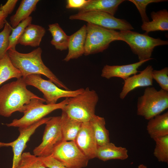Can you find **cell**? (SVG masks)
Masks as SVG:
<instances>
[{
    "label": "cell",
    "mask_w": 168,
    "mask_h": 168,
    "mask_svg": "<svg viewBox=\"0 0 168 168\" xmlns=\"http://www.w3.org/2000/svg\"><path fill=\"white\" fill-rule=\"evenodd\" d=\"M27 86L22 77L0 87V115L8 117L16 111L23 113L32 99L40 98L28 90Z\"/></svg>",
    "instance_id": "1"
},
{
    "label": "cell",
    "mask_w": 168,
    "mask_h": 168,
    "mask_svg": "<svg viewBox=\"0 0 168 168\" xmlns=\"http://www.w3.org/2000/svg\"><path fill=\"white\" fill-rule=\"evenodd\" d=\"M42 49L38 47L28 53H22L16 50H9L7 53L13 65L21 72L25 79L28 76L42 74L48 77L59 88L70 90L45 65L41 58Z\"/></svg>",
    "instance_id": "2"
},
{
    "label": "cell",
    "mask_w": 168,
    "mask_h": 168,
    "mask_svg": "<svg viewBox=\"0 0 168 168\" xmlns=\"http://www.w3.org/2000/svg\"><path fill=\"white\" fill-rule=\"evenodd\" d=\"M98 100L96 92L87 87L81 93L68 98L67 104L61 110L74 120L82 123L88 122L95 115Z\"/></svg>",
    "instance_id": "3"
},
{
    "label": "cell",
    "mask_w": 168,
    "mask_h": 168,
    "mask_svg": "<svg viewBox=\"0 0 168 168\" xmlns=\"http://www.w3.org/2000/svg\"><path fill=\"white\" fill-rule=\"evenodd\" d=\"M68 98L58 103L44 104L45 100L43 98L32 99L29 103L26 105L23 116L19 119H14L12 122L6 124L9 127L18 128L27 127L38 121L54 110L63 109L67 104Z\"/></svg>",
    "instance_id": "4"
},
{
    "label": "cell",
    "mask_w": 168,
    "mask_h": 168,
    "mask_svg": "<svg viewBox=\"0 0 168 168\" xmlns=\"http://www.w3.org/2000/svg\"><path fill=\"white\" fill-rule=\"evenodd\" d=\"M120 40L127 43L132 52L137 55L139 61L149 60L155 47L168 44L167 40L154 38L149 36L148 34L139 33L131 30L120 31Z\"/></svg>",
    "instance_id": "5"
},
{
    "label": "cell",
    "mask_w": 168,
    "mask_h": 168,
    "mask_svg": "<svg viewBox=\"0 0 168 168\" xmlns=\"http://www.w3.org/2000/svg\"><path fill=\"white\" fill-rule=\"evenodd\" d=\"M168 108V91L148 87L137 103V114L149 120Z\"/></svg>",
    "instance_id": "6"
},
{
    "label": "cell",
    "mask_w": 168,
    "mask_h": 168,
    "mask_svg": "<svg viewBox=\"0 0 168 168\" xmlns=\"http://www.w3.org/2000/svg\"><path fill=\"white\" fill-rule=\"evenodd\" d=\"M86 36L84 55L87 56L103 51L113 41L120 40L119 32L90 23L86 25Z\"/></svg>",
    "instance_id": "7"
},
{
    "label": "cell",
    "mask_w": 168,
    "mask_h": 168,
    "mask_svg": "<svg viewBox=\"0 0 168 168\" xmlns=\"http://www.w3.org/2000/svg\"><path fill=\"white\" fill-rule=\"evenodd\" d=\"M24 79L27 86H33L43 93L47 104H55L61 98L74 97L84 90L83 88L73 91L60 89L50 80L42 78L40 74L30 75Z\"/></svg>",
    "instance_id": "8"
},
{
    "label": "cell",
    "mask_w": 168,
    "mask_h": 168,
    "mask_svg": "<svg viewBox=\"0 0 168 168\" xmlns=\"http://www.w3.org/2000/svg\"><path fill=\"white\" fill-rule=\"evenodd\" d=\"M71 20H80L108 29L120 31L133 29L132 25L124 19L118 18L108 13L91 11L78 13L71 15Z\"/></svg>",
    "instance_id": "9"
},
{
    "label": "cell",
    "mask_w": 168,
    "mask_h": 168,
    "mask_svg": "<svg viewBox=\"0 0 168 168\" xmlns=\"http://www.w3.org/2000/svg\"><path fill=\"white\" fill-rule=\"evenodd\" d=\"M50 156L71 168L86 167L89 161L73 141L60 142L54 147Z\"/></svg>",
    "instance_id": "10"
},
{
    "label": "cell",
    "mask_w": 168,
    "mask_h": 168,
    "mask_svg": "<svg viewBox=\"0 0 168 168\" xmlns=\"http://www.w3.org/2000/svg\"><path fill=\"white\" fill-rule=\"evenodd\" d=\"M45 124L42 141L33 151V154L38 157L50 156L54 147L63 141L61 116L51 117Z\"/></svg>",
    "instance_id": "11"
},
{
    "label": "cell",
    "mask_w": 168,
    "mask_h": 168,
    "mask_svg": "<svg viewBox=\"0 0 168 168\" xmlns=\"http://www.w3.org/2000/svg\"><path fill=\"white\" fill-rule=\"evenodd\" d=\"M51 117L44 118L27 127L19 128V136L12 142L8 143L0 142V147H11L12 148L13 156L11 168H15L17 165L31 135L38 127L45 124Z\"/></svg>",
    "instance_id": "12"
},
{
    "label": "cell",
    "mask_w": 168,
    "mask_h": 168,
    "mask_svg": "<svg viewBox=\"0 0 168 168\" xmlns=\"http://www.w3.org/2000/svg\"><path fill=\"white\" fill-rule=\"evenodd\" d=\"M74 142L89 160L96 157L98 146L89 122L82 123Z\"/></svg>",
    "instance_id": "13"
},
{
    "label": "cell",
    "mask_w": 168,
    "mask_h": 168,
    "mask_svg": "<svg viewBox=\"0 0 168 168\" xmlns=\"http://www.w3.org/2000/svg\"><path fill=\"white\" fill-rule=\"evenodd\" d=\"M152 66L148 65L139 73L130 76L124 80V83L119 97L124 99L131 91L140 87H148L152 86L153 79Z\"/></svg>",
    "instance_id": "14"
},
{
    "label": "cell",
    "mask_w": 168,
    "mask_h": 168,
    "mask_svg": "<svg viewBox=\"0 0 168 168\" xmlns=\"http://www.w3.org/2000/svg\"><path fill=\"white\" fill-rule=\"evenodd\" d=\"M86 36V25H85L70 36L68 52L63 61L67 62L71 59L78 58L84 54Z\"/></svg>",
    "instance_id": "15"
},
{
    "label": "cell",
    "mask_w": 168,
    "mask_h": 168,
    "mask_svg": "<svg viewBox=\"0 0 168 168\" xmlns=\"http://www.w3.org/2000/svg\"><path fill=\"white\" fill-rule=\"evenodd\" d=\"M148 60H144L127 65H106L103 68L101 76L107 79L113 77H120L124 80L132 75L136 74L138 69L142 65Z\"/></svg>",
    "instance_id": "16"
},
{
    "label": "cell",
    "mask_w": 168,
    "mask_h": 168,
    "mask_svg": "<svg viewBox=\"0 0 168 168\" xmlns=\"http://www.w3.org/2000/svg\"><path fill=\"white\" fill-rule=\"evenodd\" d=\"M128 151L125 147H117L110 142L98 146L96 157L104 161L112 159L124 160L128 157Z\"/></svg>",
    "instance_id": "17"
},
{
    "label": "cell",
    "mask_w": 168,
    "mask_h": 168,
    "mask_svg": "<svg viewBox=\"0 0 168 168\" xmlns=\"http://www.w3.org/2000/svg\"><path fill=\"white\" fill-rule=\"evenodd\" d=\"M124 0H89L78 12L97 11L106 12L113 16L115 14L119 5Z\"/></svg>",
    "instance_id": "18"
},
{
    "label": "cell",
    "mask_w": 168,
    "mask_h": 168,
    "mask_svg": "<svg viewBox=\"0 0 168 168\" xmlns=\"http://www.w3.org/2000/svg\"><path fill=\"white\" fill-rule=\"evenodd\" d=\"M45 32L43 26L31 23L25 29L18 44L34 47L39 46Z\"/></svg>",
    "instance_id": "19"
},
{
    "label": "cell",
    "mask_w": 168,
    "mask_h": 168,
    "mask_svg": "<svg viewBox=\"0 0 168 168\" xmlns=\"http://www.w3.org/2000/svg\"><path fill=\"white\" fill-rule=\"evenodd\" d=\"M147 130L153 140L168 135V112L157 115L148 120Z\"/></svg>",
    "instance_id": "20"
},
{
    "label": "cell",
    "mask_w": 168,
    "mask_h": 168,
    "mask_svg": "<svg viewBox=\"0 0 168 168\" xmlns=\"http://www.w3.org/2000/svg\"><path fill=\"white\" fill-rule=\"evenodd\" d=\"M151 21L144 22L141 26L142 30L148 34L152 31L168 30V12L163 9L151 13Z\"/></svg>",
    "instance_id": "21"
},
{
    "label": "cell",
    "mask_w": 168,
    "mask_h": 168,
    "mask_svg": "<svg viewBox=\"0 0 168 168\" xmlns=\"http://www.w3.org/2000/svg\"><path fill=\"white\" fill-rule=\"evenodd\" d=\"M89 122L98 147L110 142L109 132L105 128V121L104 118L95 115Z\"/></svg>",
    "instance_id": "22"
},
{
    "label": "cell",
    "mask_w": 168,
    "mask_h": 168,
    "mask_svg": "<svg viewBox=\"0 0 168 168\" xmlns=\"http://www.w3.org/2000/svg\"><path fill=\"white\" fill-rule=\"evenodd\" d=\"M82 123L69 118L63 111L61 116V127L63 141H74Z\"/></svg>",
    "instance_id": "23"
},
{
    "label": "cell",
    "mask_w": 168,
    "mask_h": 168,
    "mask_svg": "<svg viewBox=\"0 0 168 168\" xmlns=\"http://www.w3.org/2000/svg\"><path fill=\"white\" fill-rule=\"evenodd\" d=\"M39 0H22L15 13L10 18L12 28H15L21 22L30 16L36 9Z\"/></svg>",
    "instance_id": "24"
},
{
    "label": "cell",
    "mask_w": 168,
    "mask_h": 168,
    "mask_svg": "<svg viewBox=\"0 0 168 168\" xmlns=\"http://www.w3.org/2000/svg\"><path fill=\"white\" fill-rule=\"evenodd\" d=\"M48 27L52 37L51 44L57 50L62 51L67 49L70 36L66 34L58 23L50 24Z\"/></svg>",
    "instance_id": "25"
},
{
    "label": "cell",
    "mask_w": 168,
    "mask_h": 168,
    "mask_svg": "<svg viewBox=\"0 0 168 168\" xmlns=\"http://www.w3.org/2000/svg\"><path fill=\"white\" fill-rule=\"evenodd\" d=\"M22 77L21 72L13 65L7 53L0 59V85L11 78Z\"/></svg>",
    "instance_id": "26"
},
{
    "label": "cell",
    "mask_w": 168,
    "mask_h": 168,
    "mask_svg": "<svg viewBox=\"0 0 168 168\" xmlns=\"http://www.w3.org/2000/svg\"><path fill=\"white\" fill-rule=\"evenodd\" d=\"M15 168H47L39 157L29 152H23Z\"/></svg>",
    "instance_id": "27"
},
{
    "label": "cell",
    "mask_w": 168,
    "mask_h": 168,
    "mask_svg": "<svg viewBox=\"0 0 168 168\" xmlns=\"http://www.w3.org/2000/svg\"><path fill=\"white\" fill-rule=\"evenodd\" d=\"M156 145L153 154L159 162L168 163V135L154 139Z\"/></svg>",
    "instance_id": "28"
},
{
    "label": "cell",
    "mask_w": 168,
    "mask_h": 168,
    "mask_svg": "<svg viewBox=\"0 0 168 168\" xmlns=\"http://www.w3.org/2000/svg\"><path fill=\"white\" fill-rule=\"evenodd\" d=\"M32 20L31 16H29L21 22L15 28H12L9 36V44L7 51L9 50H16V47L18 41L22 35L26 28L31 24Z\"/></svg>",
    "instance_id": "29"
},
{
    "label": "cell",
    "mask_w": 168,
    "mask_h": 168,
    "mask_svg": "<svg viewBox=\"0 0 168 168\" xmlns=\"http://www.w3.org/2000/svg\"><path fill=\"white\" fill-rule=\"evenodd\" d=\"M12 29L10 24L6 21L3 30L0 32V59L7 53L9 44V36Z\"/></svg>",
    "instance_id": "30"
},
{
    "label": "cell",
    "mask_w": 168,
    "mask_h": 168,
    "mask_svg": "<svg viewBox=\"0 0 168 168\" xmlns=\"http://www.w3.org/2000/svg\"><path fill=\"white\" fill-rule=\"evenodd\" d=\"M152 77L159 84L161 89L168 91V68L166 67L160 70H153Z\"/></svg>",
    "instance_id": "31"
},
{
    "label": "cell",
    "mask_w": 168,
    "mask_h": 168,
    "mask_svg": "<svg viewBox=\"0 0 168 168\" xmlns=\"http://www.w3.org/2000/svg\"><path fill=\"white\" fill-rule=\"evenodd\" d=\"M136 6L140 15L143 22L149 21L146 13V8L147 5L152 3H157L168 1L166 0H129Z\"/></svg>",
    "instance_id": "32"
},
{
    "label": "cell",
    "mask_w": 168,
    "mask_h": 168,
    "mask_svg": "<svg viewBox=\"0 0 168 168\" xmlns=\"http://www.w3.org/2000/svg\"><path fill=\"white\" fill-rule=\"evenodd\" d=\"M39 157L47 168H71L65 166L51 156Z\"/></svg>",
    "instance_id": "33"
},
{
    "label": "cell",
    "mask_w": 168,
    "mask_h": 168,
    "mask_svg": "<svg viewBox=\"0 0 168 168\" xmlns=\"http://www.w3.org/2000/svg\"><path fill=\"white\" fill-rule=\"evenodd\" d=\"M89 0H68L66 1V7L67 9H79L84 6Z\"/></svg>",
    "instance_id": "34"
},
{
    "label": "cell",
    "mask_w": 168,
    "mask_h": 168,
    "mask_svg": "<svg viewBox=\"0 0 168 168\" xmlns=\"http://www.w3.org/2000/svg\"><path fill=\"white\" fill-rule=\"evenodd\" d=\"M9 13L0 7V30L4 27Z\"/></svg>",
    "instance_id": "35"
},
{
    "label": "cell",
    "mask_w": 168,
    "mask_h": 168,
    "mask_svg": "<svg viewBox=\"0 0 168 168\" xmlns=\"http://www.w3.org/2000/svg\"><path fill=\"white\" fill-rule=\"evenodd\" d=\"M138 168H147V166L143 164L139 165L138 166Z\"/></svg>",
    "instance_id": "36"
}]
</instances>
